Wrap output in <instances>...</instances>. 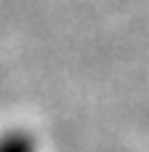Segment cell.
I'll return each instance as SVG.
<instances>
[{"label": "cell", "mask_w": 149, "mask_h": 152, "mask_svg": "<svg viewBox=\"0 0 149 152\" xmlns=\"http://www.w3.org/2000/svg\"><path fill=\"white\" fill-rule=\"evenodd\" d=\"M0 152H37V144L27 131L13 128L0 134Z\"/></svg>", "instance_id": "obj_1"}]
</instances>
